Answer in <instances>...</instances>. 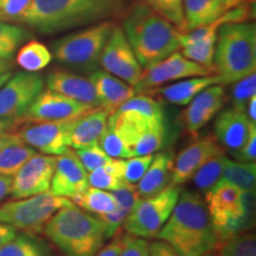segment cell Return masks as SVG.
Masks as SVG:
<instances>
[{
    "instance_id": "1",
    "label": "cell",
    "mask_w": 256,
    "mask_h": 256,
    "mask_svg": "<svg viewBox=\"0 0 256 256\" xmlns=\"http://www.w3.org/2000/svg\"><path fill=\"white\" fill-rule=\"evenodd\" d=\"M158 240L171 246L179 256H206L220 247L206 202L197 192L182 190Z\"/></svg>"
},
{
    "instance_id": "2",
    "label": "cell",
    "mask_w": 256,
    "mask_h": 256,
    "mask_svg": "<svg viewBox=\"0 0 256 256\" xmlns=\"http://www.w3.org/2000/svg\"><path fill=\"white\" fill-rule=\"evenodd\" d=\"M124 0H32L22 23L52 34L120 14Z\"/></svg>"
},
{
    "instance_id": "3",
    "label": "cell",
    "mask_w": 256,
    "mask_h": 256,
    "mask_svg": "<svg viewBox=\"0 0 256 256\" xmlns=\"http://www.w3.org/2000/svg\"><path fill=\"white\" fill-rule=\"evenodd\" d=\"M122 30L144 69L180 49V31L145 2L130 6L124 19Z\"/></svg>"
},
{
    "instance_id": "4",
    "label": "cell",
    "mask_w": 256,
    "mask_h": 256,
    "mask_svg": "<svg viewBox=\"0 0 256 256\" xmlns=\"http://www.w3.org/2000/svg\"><path fill=\"white\" fill-rule=\"evenodd\" d=\"M43 232L66 256H95L104 247V224L76 204L60 208Z\"/></svg>"
},
{
    "instance_id": "5",
    "label": "cell",
    "mask_w": 256,
    "mask_h": 256,
    "mask_svg": "<svg viewBox=\"0 0 256 256\" xmlns=\"http://www.w3.org/2000/svg\"><path fill=\"white\" fill-rule=\"evenodd\" d=\"M215 74L222 84L235 83L256 70L254 23H226L217 31L214 54Z\"/></svg>"
},
{
    "instance_id": "6",
    "label": "cell",
    "mask_w": 256,
    "mask_h": 256,
    "mask_svg": "<svg viewBox=\"0 0 256 256\" xmlns=\"http://www.w3.org/2000/svg\"><path fill=\"white\" fill-rule=\"evenodd\" d=\"M107 122L132 152V147L140 138L156 128L166 126L165 110L156 98L145 92H138L112 112Z\"/></svg>"
},
{
    "instance_id": "7",
    "label": "cell",
    "mask_w": 256,
    "mask_h": 256,
    "mask_svg": "<svg viewBox=\"0 0 256 256\" xmlns=\"http://www.w3.org/2000/svg\"><path fill=\"white\" fill-rule=\"evenodd\" d=\"M115 25L102 20L83 30L72 32L54 43V55L60 63L80 72H95L100 66L104 46Z\"/></svg>"
},
{
    "instance_id": "8",
    "label": "cell",
    "mask_w": 256,
    "mask_h": 256,
    "mask_svg": "<svg viewBox=\"0 0 256 256\" xmlns=\"http://www.w3.org/2000/svg\"><path fill=\"white\" fill-rule=\"evenodd\" d=\"M72 202L50 191L8 202L0 206V223H6L25 232L40 234L55 212Z\"/></svg>"
},
{
    "instance_id": "9",
    "label": "cell",
    "mask_w": 256,
    "mask_h": 256,
    "mask_svg": "<svg viewBox=\"0 0 256 256\" xmlns=\"http://www.w3.org/2000/svg\"><path fill=\"white\" fill-rule=\"evenodd\" d=\"M180 192L179 185H170L154 196L140 198L124 220V229L136 238H154L168 220Z\"/></svg>"
},
{
    "instance_id": "10",
    "label": "cell",
    "mask_w": 256,
    "mask_h": 256,
    "mask_svg": "<svg viewBox=\"0 0 256 256\" xmlns=\"http://www.w3.org/2000/svg\"><path fill=\"white\" fill-rule=\"evenodd\" d=\"M43 89L44 80L36 72L11 75L0 88V119H20Z\"/></svg>"
},
{
    "instance_id": "11",
    "label": "cell",
    "mask_w": 256,
    "mask_h": 256,
    "mask_svg": "<svg viewBox=\"0 0 256 256\" xmlns=\"http://www.w3.org/2000/svg\"><path fill=\"white\" fill-rule=\"evenodd\" d=\"M212 74H215L214 70L200 66L176 51L160 62L144 69L142 78L134 86V89L136 92H147L162 87L165 83Z\"/></svg>"
},
{
    "instance_id": "12",
    "label": "cell",
    "mask_w": 256,
    "mask_h": 256,
    "mask_svg": "<svg viewBox=\"0 0 256 256\" xmlns=\"http://www.w3.org/2000/svg\"><path fill=\"white\" fill-rule=\"evenodd\" d=\"M100 66L104 72L133 87L140 81L144 72V68L134 55L124 30L118 26H114L106 42L100 57Z\"/></svg>"
},
{
    "instance_id": "13",
    "label": "cell",
    "mask_w": 256,
    "mask_h": 256,
    "mask_svg": "<svg viewBox=\"0 0 256 256\" xmlns=\"http://www.w3.org/2000/svg\"><path fill=\"white\" fill-rule=\"evenodd\" d=\"M75 119L23 124L17 130L18 136L26 145L43 154L60 156L70 150V133Z\"/></svg>"
},
{
    "instance_id": "14",
    "label": "cell",
    "mask_w": 256,
    "mask_h": 256,
    "mask_svg": "<svg viewBox=\"0 0 256 256\" xmlns=\"http://www.w3.org/2000/svg\"><path fill=\"white\" fill-rule=\"evenodd\" d=\"M92 110L94 108L87 104L46 88V90L43 89L38 94L23 116L17 120V124H36L75 119Z\"/></svg>"
},
{
    "instance_id": "15",
    "label": "cell",
    "mask_w": 256,
    "mask_h": 256,
    "mask_svg": "<svg viewBox=\"0 0 256 256\" xmlns=\"http://www.w3.org/2000/svg\"><path fill=\"white\" fill-rule=\"evenodd\" d=\"M56 162V156L36 153L31 156L12 177V198L20 200L49 191Z\"/></svg>"
},
{
    "instance_id": "16",
    "label": "cell",
    "mask_w": 256,
    "mask_h": 256,
    "mask_svg": "<svg viewBox=\"0 0 256 256\" xmlns=\"http://www.w3.org/2000/svg\"><path fill=\"white\" fill-rule=\"evenodd\" d=\"M222 153L223 147L216 142L215 136H206L197 139L174 158L171 185L186 183L208 160Z\"/></svg>"
},
{
    "instance_id": "17",
    "label": "cell",
    "mask_w": 256,
    "mask_h": 256,
    "mask_svg": "<svg viewBox=\"0 0 256 256\" xmlns=\"http://www.w3.org/2000/svg\"><path fill=\"white\" fill-rule=\"evenodd\" d=\"M88 186V172L75 152L70 148L63 154L57 156L55 172L49 190L51 194L72 200Z\"/></svg>"
},
{
    "instance_id": "18",
    "label": "cell",
    "mask_w": 256,
    "mask_h": 256,
    "mask_svg": "<svg viewBox=\"0 0 256 256\" xmlns=\"http://www.w3.org/2000/svg\"><path fill=\"white\" fill-rule=\"evenodd\" d=\"M226 102L223 84H214L203 89L188 104L182 114L185 130L191 136H196L208 122H210L222 110Z\"/></svg>"
},
{
    "instance_id": "19",
    "label": "cell",
    "mask_w": 256,
    "mask_h": 256,
    "mask_svg": "<svg viewBox=\"0 0 256 256\" xmlns=\"http://www.w3.org/2000/svg\"><path fill=\"white\" fill-rule=\"evenodd\" d=\"M214 128L216 142L234 152L241 148L256 132V124L252 122L246 113L229 108L220 112Z\"/></svg>"
},
{
    "instance_id": "20",
    "label": "cell",
    "mask_w": 256,
    "mask_h": 256,
    "mask_svg": "<svg viewBox=\"0 0 256 256\" xmlns=\"http://www.w3.org/2000/svg\"><path fill=\"white\" fill-rule=\"evenodd\" d=\"M46 88L98 110L101 107L94 86L89 78L68 70H54L46 76Z\"/></svg>"
},
{
    "instance_id": "21",
    "label": "cell",
    "mask_w": 256,
    "mask_h": 256,
    "mask_svg": "<svg viewBox=\"0 0 256 256\" xmlns=\"http://www.w3.org/2000/svg\"><path fill=\"white\" fill-rule=\"evenodd\" d=\"M89 80L94 86L98 100L101 102V107L110 113L138 94L133 86L128 84L127 82L104 70L92 72Z\"/></svg>"
},
{
    "instance_id": "22",
    "label": "cell",
    "mask_w": 256,
    "mask_h": 256,
    "mask_svg": "<svg viewBox=\"0 0 256 256\" xmlns=\"http://www.w3.org/2000/svg\"><path fill=\"white\" fill-rule=\"evenodd\" d=\"M174 158L172 151H162L153 154L151 164L136 185L140 198L154 196L171 185Z\"/></svg>"
},
{
    "instance_id": "23",
    "label": "cell",
    "mask_w": 256,
    "mask_h": 256,
    "mask_svg": "<svg viewBox=\"0 0 256 256\" xmlns=\"http://www.w3.org/2000/svg\"><path fill=\"white\" fill-rule=\"evenodd\" d=\"M112 194L116 198V208L112 212L96 215L98 220L104 224L106 238H112L115 234L120 232L130 211L140 200L136 185L126 182L120 188L112 191Z\"/></svg>"
},
{
    "instance_id": "24",
    "label": "cell",
    "mask_w": 256,
    "mask_h": 256,
    "mask_svg": "<svg viewBox=\"0 0 256 256\" xmlns=\"http://www.w3.org/2000/svg\"><path fill=\"white\" fill-rule=\"evenodd\" d=\"M110 114L107 110L98 108L78 116L70 133V148L80 150L98 144L107 126Z\"/></svg>"
},
{
    "instance_id": "25",
    "label": "cell",
    "mask_w": 256,
    "mask_h": 256,
    "mask_svg": "<svg viewBox=\"0 0 256 256\" xmlns=\"http://www.w3.org/2000/svg\"><path fill=\"white\" fill-rule=\"evenodd\" d=\"M184 32L206 26L226 14L229 0H183Z\"/></svg>"
},
{
    "instance_id": "26",
    "label": "cell",
    "mask_w": 256,
    "mask_h": 256,
    "mask_svg": "<svg viewBox=\"0 0 256 256\" xmlns=\"http://www.w3.org/2000/svg\"><path fill=\"white\" fill-rule=\"evenodd\" d=\"M222 84L216 74L208 76H196V78H184L183 81L172 83L165 87H159L158 92L166 101L172 104L188 106L194 100L197 94L210 86Z\"/></svg>"
},
{
    "instance_id": "27",
    "label": "cell",
    "mask_w": 256,
    "mask_h": 256,
    "mask_svg": "<svg viewBox=\"0 0 256 256\" xmlns=\"http://www.w3.org/2000/svg\"><path fill=\"white\" fill-rule=\"evenodd\" d=\"M0 256H52V252L43 240L24 232L0 247Z\"/></svg>"
},
{
    "instance_id": "28",
    "label": "cell",
    "mask_w": 256,
    "mask_h": 256,
    "mask_svg": "<svg viewBox=\"0 0 256 256\" xmlns=\"http://www.w3.org/2000/svg\"><path fill=\"white\" fill-rule=\"evenodd\" d=\"M124 159H112L88 174L89 186L106 191H114L124 182Z\"/></svg>"
},
{
    "instance_id": "29",
    "label": "cell",
    "mask_w": 256,
    "mask_h": 256,
    "mask_svg": "<svg viewBox=\"0 0 256 256\" xmlns=\"http://www.w3.org/2000/svg\"><path fill=\"white\" fill-rule=\"evenodd\" d=\"M52 60V54L46 46L38 40H28L18 50L16 62L28 72H37L46 68Z\"/></svg>"
},
{
    "instance_id": "30",
    "label": "cell",
    "mask_w": 256,
    "mask_h": 256,
    "mask_svg": "<svg viewBox=\"0 0 256 256\" xmlns=\"http://www.w3.org/2000/svg\"><path fill=\"white\" fill-rule=\"evenodd\" d=\"M72 202L82 210L100 215L112 212L116 208V198L112 192L88 186L82 194L74 197Z\"/></svg>"
},
{
    "instance_id": "31",
    "label": "cell",
    "mask_w": 256,
    "mask_h": 256,
    "mask_svg": "<svg viewBox=\"0 0 256 256\" xmlns=\"http://www.w3.org/2000/svg\"><path fill=\"white\" fill-rule=\"evenodd\" d=\"M220 182H226L235 185L242 191H255L256 164L229 159Z\"/></svg>"
},
{
    "instance_id": "32",
    "label": "cell",
    "mask_w": 256,
    "mask_h": 256,
    "mask_svg": "<svg viewBox=\"0 0 256 256\" xmlns=\"http://www.w3.org/2000/svg\"><path fill=\"white\" fill-rule=\"evenodd\" d=\"M37 151L24 142L12 144L0 151V176L14 177Z\"/></svg>"
},
{
    "instance_id": "33",
    "label": "cell",
    "mask_w": 256,
    "mask_h": 256,
    "mask_svg": "<svg viewBox=\"0 0 256 256\" xmlns=\"http://www.w3.org/2000/svg\"><path fill=\"white\" fill-rule=\"evenodd\" d=\"M228 160V156H226L224 153L208 160L191 178L194 180V186L203 194H206L210 188H212L220 180L223 170L226 168Z\"/></svg>"
},
{
    "instance_id": "34",
    "label": "cell",
    "mask_w": 256,
    "mask_h": 256,
    "mask_svg": "<svg viewBox=\"0 0 256 256\" xmlns=\"http://www.w3.org/2000/svg\"><path fill=\"white\" fill-rule=\"evenodd\" d=\"M28 38L30 34L25 28L0 20V58L11 60Z\"/></svg>"
},
{
    "instance_id": "35",
    "label": "cell",
    "mask_w": 256,
    "mask_h": 256,
    "mask_svg": "<svg viewBox=\"0 0 256 256\" xmlns=\"http://www.w3.org/2000/svg\"><path fill=\"white\" fill-rule=\"evenodd\" d=\"M218 256H256L254 234L243 232L232 236L220 244Z\"/></svg>"
},
{
    "instance_id": "36",
    "label": "cell",
    "mask_w": 256,
    "mask_h": 256,
    "mask_svg": "<svg viewBox=\"0 0 256 256\" xmlns=\"http://www.w3.org/2000/svg\"><path fill=\"white\" fill-rule=\"evenodd\" d=\"M153 11L174 24L178 31L184 32L185 18L183 0H145Z\"/></svg>"
},
{
    "instance_id": "37",
    "label": "cell",
    "mask_w": 256,
    "mask_h": 256,
    "mask_svg": "<svg viewBox=\"0 0 256 256\" xmlns=\"http://www.w3.org/2000/svg\"><path fill=\"white\" fill-rule=\"evenodd\" d=\"M98 145L106 154H108L110 158L114 159H128L133 156L130 152V147H128L121 136L115 132V130L110 124L106 126V130L101 134L100 139H98Z\"/></svg>"
},
{
    "instance_id": "38",
    "label": "cell",
    "mask_w": 256,
    "mask_h": 256,
    "mask_svg": "<svg viewBox=\"0 0 256 256\" xmlns=\"http://www.w3.org/2000/svg\"><path fill=\"white\" fill-rule=\"evenodd\" d=\"M256 95V75L250 74L235 82L232 92V104L235 110L246 113V107L252 96Z\"/></svg>"
},
{
    "instance_id": "39",
    "label": "cell",
    "mask_w": 256,
    "mask_h": 256,
    "mask_svg": "<svg viewBox=\"0 0 256 256\" xmlns=\"http://www.w3.org/2000/svg\"><path fill=\"white\" fill-rule=\"evenodd\" d=\"M75 154L78 156V158L81 162L83 168H86V171L92 172V170L100 168V166L104 165L106 162H110L112 159L110 156L106 154V152L101 148L100 145L98 144H94V145L83 147V148L75 150Z\"/></svg>"
},
{
    "instance_id": "40",
    "label": "cell",
    "mask_w": 256,
    "mask_h": 256,
    "mask_svg": "<svg viewBox=\"0 0 256 256\" xmlns=\"http://www.w3.org/2000/svg\"><path fill=\"white\" fill-rule=\"evenodd\" d=\"M32 0H0V20L22 23Z\"/></svg>"
},
{
    "instance_id": "41",
    "label": "cell",
    "mask_w": 256,
    "mask_h": 256,
    "mask_svg": "<svg viewBox=\"0 0 256 256\" xmlns=\"http://www.w3.org/2000/svg\"><path fill=\"white\" fill-rule=\"evenodd\" d=\"M153 159V154L134 156L124 160V178L127 183L136 184L145 174Z\"/></svg>"
},
{
    "instance_id": "42",
    "label": "cell",
    "mask_w": 256,
    "mask_h": 256,
    "mask_svg": "<svg viewBox=\"0 0 256 256\" xmlns=\"http://www.w3.org/2000/svg\"><path fill=\"white\" fill-rule=\"evenodd\" d=\"M120 256H150V244L147 240L124 234V247Z\"/></svg>"
},
{
    "instance_id": "43",
    "label": "cell",
    "mask_w": 256,
    "mask_h": 256,
    "mask_svg": "<svg viewBox=\"0 0 256 256\" xmlns=\"http://www.w3.org/2000/svg\"><path fill=\"white\" fill-rule=\"evenodd\" d=\"M20 124L16 120L0 119V151L12 144L23 142L18 136L17 130Z\"/></svg>"
},
{
    "instance_id": "44",
    "label": "cell",
    "mask_w": 256,
    "mask_h": 256,
    "mask_svg": "<svg viewBox=\"0 0 256 256\" xmlns=\"http://www.w3.org/2000/svg\"><path fill=\"white\" fill-rule=\"evenodd\" d=\"M234 158L242 162H255L256 159V132L252 134L248 142L241 148L232 152Z\"/></svg>"
},
{
    "instance_id": "45",
    "label": "cell",
    "mask_w": 256,
    "mask_h": 256,
    "mask_svg": "<svg viewBox=\"0 0 256 256\" xmlns=\"http://www.w3.org/2000/svg\"><path fill=\"white\" fill-rule=\"evenodd\" d=\"M124 234L120 230L112 238V241L106 247H102L96 252L95 256H120L124 247Z\"/></svg>"
},
{
    "instance_id": "46",
    "label": "cell",
    "mask_w": 256,
    "mask_h": 256,
    "mask_svg": "<svg viewBox=\"0 0 256 256\" xmlns=\"http://www.w3.org/2000/svg\"><path fill=\"white\" fill-rule=\"evenodd\" d=\"M150 256H179L168 243L158 240L150 244Z\"/></svg>"
},
{
    "instance_id": "47",
    "label": "cell",
    "mask_w": 256,
    "mask_h": 256,
    "mask_svg": "<svg viewBox=\"0 0 256 256\" xmlns=\"http://www.w3.org/2000/svg\"><path fill=\"white\" fill-rule=\"evenodd\" d=\"M16 234H17V229L14 226L6 223H0V247H2L10 240L14 238Z\"/></svg>"
},
{
    "instance_id": "48",
    "label": "cell",
    "mask_w": 256,
    "mask_h": 256,
    "mask_svg": "<svg viewBox=\"0 0 256 256\" xmlns=\"http://www.w3.org/2000/svg\"><path fill=\"white\" fill-rule=\"evenodd\" d=\"M12 177H6V176H0V203L8 196L11 192Z\"/></svg>"
},
{
    "instance_id": "49",
    "label": "cell",
    "mask_w": 256,
    "mask_h": 256,
    "mask_svg": "<svg viewBox=\"0 0 256 256\" xmlns=\"http://www.w3.org/2000/svg\"><path fill=\"white\" fill-rule=\"evenodd\" d=\"M246 114L250 119L252 122L256 124V95L249 100L247 107H246Z\"/></svg>"
},
{
    "instance_id": "50",
    "label": "cell",
    "mask_w": 256,
    "mask_h": 256,
    "mask_svg": "<svg viewBox=\"0 0 256 256\" xmlns=\"http://www.w3.org/2000/svg\"><path fill=\"white\" fill-rule=\"evenodd\" d=\"M12 64L10 62V60H4V58H0V74L10 72L11 70Z\"/></svg>"
},
{
    "instance_id": "51",
    "label": "cell",
    "mask_w": 256,
    "mask_h": 256,
    "mask_svg": "<svg viewBox=\"0 0 256 256\" xmlns=\"http://www.w3.org/2000/svg\"><path fill=\"white\" fill-rule=\"evenodd\" d=\"M11 75H12L11 72H6L0 74V88H2V86H4V83L8 81L10 78H11Z\"/></svg>"
},
{
    "instance_id": "52",
    "label": "cell",
    "mask_w": 256,
    "mask_h": 256,
    "mask_svg": "<svg viewBox=\"0 0 256 256\" xmlns=\"http://www.w3.org/2000/svg\"><path fill=\"white\" fill-rule=\"evenodd\" d=\"M206 256H216V255H214L212 252H211V254H209V255H206Z\"/></svg>"
}]
</instances>
